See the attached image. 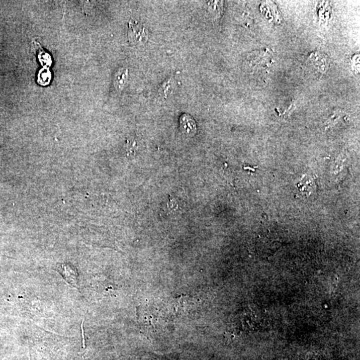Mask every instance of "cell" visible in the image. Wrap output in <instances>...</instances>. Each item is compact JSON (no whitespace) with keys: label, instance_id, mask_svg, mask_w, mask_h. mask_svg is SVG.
Here are the masks:
<instances>
[{"label":"cell","instance_id":"8","mask_svg":"<svg viewBox=\"0 0 360 360\" xmlns=\"http://www.w3.org/2000/svg\"><path fill=\"white\" fill-rule=\"evenodd\" d=\"M298 187L299 188L300 191L310 194L312 192H314L315 188H316V181H315L314 177L305 176L302 181L298 184Z\"/></svg>","mask_w":360,"mask_h":360},{"label":"cell","instance_id":"1","mask_svg":"<svg viewBox=\"0 0 360 360\" xmlns=\"http://www.w3.org/2000/svg\"><path fill=\"white\" fill-rule=\"evenodd\" d=\"M128 38L129 42L134 46H142L148 42L150 33L142 24L131 20L128 24Z\"/></svg>","mask_w":360,"mask_h":360},{"label":"cell","instance_id":"4","mask_svg":"<svg viewBox=\"0 0 360 360\" xmlns=\"http://www.w3.org/2000/svg\"><path fill=\"white\" fill-rule=\"evenodd\" d=\"M177 88L176 82L173 78H169L164 81L159 88V94L163 98H168L174 94Z\"/></svg>","mask_w":360,"mask_h":360},{"label":"cell","instance_id":"3","mask_svg":"<svg viewBox=\"0 0 360 360\" xmlns=\"http://www.w3.org/2000/svg\"><path fill=\"white\" fill-rule=\"evenodd\" d=\"M179 129L184 134L194 136L197 131L195 120L189 114H183L179 118Z\"/></svg>","mask_w":360,"mask_h":360},{"label":"cell","instance_id":"2","mask_svg":"<svg viewBox=\"0 0 360 360\" xmlns=\"http://www.w3.org/2000/svg\"><path fill=\"white\" fill-rule=\"evenodd\" d=\"M58 270L67 283L75 287L78 286V273L73 265L62 263L58 265Z\"/></svg>","mask_w":360,"mask_h":360},{"label":"cell","instance_id":"7","mask_svg":"<svg viewBox=\"0 0 360 360\" xmlns=\"http://www.w3.org/2000/svg\"><path fill=\"white\" fill-rule=\"evenodd\" d=\"M206 8L211 18H219L222 14L223 2L219 1L206 2Z\"/></svg>","mask_w":360,"mask_h":360},{"label":"cell","instance_id":"5","mask_svg":"<svg viewBox=\"0 0 360 360\" xmlns=\"http://www.w3.org/2000/svg\"><path fill=\"white\" fill-rule=\"evenodd\" d=\"M128 79V71L126 68L120 69L116 72L114 79V85L118 91H122Z\"/></svg>","mask_w":360,"mask_h":360},{"label":"cell","instance_id":"6","mask_svg":"<svg viewBox=\"0 0 360 360\" xmlns=\"http://www.w3.org/2000/svg\"><path fill=\"white\" fill-rule=\"evenodd\" d=\"M311 60L314 66L321 71H326L328 68V63L326 57L322 54L318 53H313L310 56Z\"/></svg>","mask_w":360,"mask_h":360}]
</instances>
